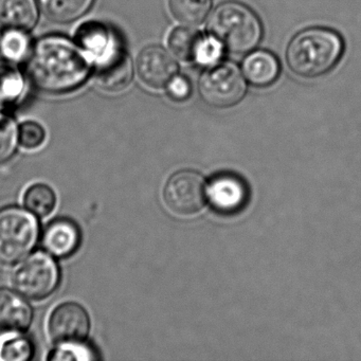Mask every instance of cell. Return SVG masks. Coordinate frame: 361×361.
<instances>
[{"label": "cell", "instance_id": "1", "mask_svg": "<svg viewBox=\"0 0 361 361\" xmlns=\"http://www.w3.org/2000/svg\"><path fill=\"white\" fill-rule=\"evenodd\" d=\"M94 60L80 46L61 37L37 42L27 64L35 87L48 94H64L80 87L90 75Z\"/></svg>", "mask_w": 361, "mask_h": 361}, {"label": "cell", "instance_id": "2", "mask_svg": "<svg viewBox=\"0 0 361 361\" xmlns=\"http://www.w3.org/2000/svg\"><path fill=\"white\" fill-rule=\"evenodd\" d=\"M341 37L325 28L298 33L288 45L287 64L295 75L306 79L321 77L337 65L343 54Z\"/></svg>", "mask_w": 361, "mask_h": 361}, {"label": "cell", "instance_id": "3", "mask_svg": "<svg viewBox=\"0 0 361 361\" xmlns=\"http://www.w3.org/2000/svg\"><path fill=\"white\" fill-rule=\"evenodd\" d=\"M208 30L211 37L234 54L252 51L263 35V27L257 14L236 1L221 4L214 10Z\"/></svg>", "mask_w": 361, "mask_h": 361}, {"label": "cell", "instance_id": "4", "mask_svg": "<svg viewBox=\"0 0 361 361\" xmlns=\"http://www.w3.org/2000/svg\"><path fill=\"white\" fill-rule=\"evenodd\" d=\"M39 238L37 215L20 207L0 210V264L13 265L24 259Z\"/></svg>", "mask_w": 361, "mask_h": 361}, {"label": "cell", "instance_id": "5", "mask_svg": "<svg viewBox=\"0 0 361 361\" xmlns=\"http://www.w3.org/2000/svg\"><path fill=\"white\" fill-rule=\"evenodd\" d=\"M61 271L49 253H33L14 270L12 283L16 290L35 301L47 299L59 287Z\"/></svg>", "mask_w": 361, "mask_h": 361}, {"label": "cell", "instance_id": "6", "mask_svg": "<svg viewBox=\"0 0 361 361\" xmlns=\"http://www.w3.org/2000/svg\"><path fill=\"white\" fill-rule=\"evenodd\" d=\"M206 198V181L195 171L175 173L164 185V204L171 214L180 219L197 215L204 208Z\"/></svg>", "mask_w": 361, "mask_h": 361}, {"label": "cell", "instance_id": "7", "mask_svg": "<svg viewBox=\"0 0 361 361\" xmlns=\"http://www.w3.org/2000/svg\"><path fill=\"white\" fill-rule=\"evenodd\" d=\"M198 87L202 100L215 109H229L238 104L247 92L244 75L232 63L207 71L200 78Z\"/></svg>", "mask_w": 361, "mask_h": 361}, {"label": "cell", "instance_id": "8", "mask_svg": "<svg viewBox=\"0 0 361 361\" xmlns=\"http://www.w3.org/2000/svg\"><path fill=\"white\" fill-rule=\"evenodd\" d=\"M97 84L106 92L126 90L133 79V63L128 52L117 41L114 42L100 56L94 59Z\"/></svg>", "mask_w": 361, "mask_h": 361}, {"label": "cell", "instance_id": "9", "mask_svg": "<svg viewBox=\"0 0 361 361\" xmlns=\"http://www.w3.org/2000/svg\"><path fill=\"white\" fill-rule=\"evenodd\" d=\"M87 310L77 302H65L54 308L48 321L50 337L58 344L84 342L90 331Z\"/></svg>", "mask_w": 361, "mask_h": 361}, {"label": "cell", "instance_id": "10", "mask_svg": "<svg viewBox=\"0 0 361 361\" xmlns=\"http://www.w3.org/2000/svg\"><path fill=\"white\" fill-rule=\"evenodd\" d=\"M136 68L142 83L153 90L168 85L178 71L174 59L158 46H149L139 54Z\"/></svg>", "mask_w": 361, "mask_h": 361}, {"label": "cell", "instance_id": "11", "mask_svg": "<svg viewBox=\"0 0 361 361\" xmlns=\"http://www.w3.org/2000/svg\"><path fill=\"white\" fill-rule=\"evenodd\" d=\"M211 206L221 214L238 213L246 206L248 188L240 177L230 173L215 176L209 187Z\"/></svg>", "mask_w": 361, "mask_h": 361}, {"label": "cell", "instance_id": "12", "mask_svg": "<svg viewBox=\"0 0 361 361\" xmlns=\"http://www.w3.org/2000/svg\"><path fill=\"white\" fill-rule=\"evenodd\" d=\"M32 320V307L24 295L7 287H0V335L24 333Z\"/></svg>", "mask_w": 361, "mask_h": 361}, {"label": "cell", "instance_id": "13", "mask_svg": "<svg viewBox=\"0 0 361 361\" xmlns=\"http://www.w3.org/2000/svg\"><path fill=\"white\" fill-rule=\"evenodd\" d=\"M81 240L79 226L69 219H56L50 221L42 235L44 250L58 259H66L75 255Z\"/></svg>", "mask_w": 361, "mask_h": 361}, {"label": "cell", "instance_id": "14", "mask_svg": "<svg viewBox=\"0 0 361 361\" xmlns=\"http://www.w3.org/2000/svg\"><path fill=\"white\" fill-rule=\"evenodd\" d=\"M278 59L271 52L259 51L249 54L243 63V73L247 81L257 87L271 85L280 75Z\"/></svg>", "mask_w": 361, "mask_h": 361}, {"label": "cell", "instance_id": "15", "mask_svg": "<svg viewBox=\"0 0 361 361\" xmlns=\"http://www.w3.org/2000/svg\"><path fill=\"white\" fill-rule=\"evenodd\" d=\"M39 18L35 0H0V23L8 29L29 31Z\"/></svg>", "mask_w": 361, "mask_h": 361}, {"label": "cell", "instance_id": "16", "mask_svg": "<svg viewBox=\"0 0 361 361\" xmlns=\"http://www.w3.org/2000/svg\"><path fill=\"white\" fill-rule=\"evenodd\" d=\"M46 18L54 23H71L83 16L94 0H39Z\"/></svg>", "mask_w": 361, "mask_h": 361}, {"label": "cell", "instance_id": "17", "mask_svg": "<svg viewBox=\"0 0 361 361\" xmlns=\"http://www.w3.org/2000/svg\"><path fill=\"white\" fill-rule=\"evenodd\" d=\"M77 39L80 47L87 52L92 60L100 56L116 41L111 31L99 23H87L80 27Z\"/></svg>", "mask_w": 361, "mask_h": 361}, {"label": "cell", "instance_id": "18", "mask_svg": "<svg viewBox=\"0 0 361 361\" xmlns=\"http://www.w3.org/2000/svg\"><path fill=\"white\" fill-rule=\"evenodd\" d=\"M24 90V80L18 67L9 61H0V107L18 102Z\"/></svg>", "mask_w": 361, "mask_h": 361}, {"label": "cell", "instance_id": "19", "mask_svg": "<svg viewBox=\"0 0 361 361\" xmlns=\"http://www.w3.org/2000/svg\"><path fill=\"white\" fill-rule=\"evenodd\" d=\"M212 7V0H170L173 16L181 24L198 26L202 24Z\"/></svg>", "mask_w": 361, "mask_h": 361}, {"label": "cell", "instance_id": "20", "mask_svg": "<svg viewBox=\"0 0 361 361\" xmlns=\"http://www.w3.org/2000/svg\"><path fill=\"white\" fill-rule=\"evenodd\" d=\"M202 39L204 37L197 31L177 28L169 37V47L179 60L183 62H195Z\"/></svg>", "mask_w": 361, "mask_h": 361}, {"label": "cell", "instance_id": "21", "mask_svg": "<svg viewBox=\"0 0 361 361\" xmlns=\"http://www.w3.org/2000/svg\"><path fill=\"white\" fill-rule=\"evenodd\" d=\"M24 204L33 214L46 217L56 208V195L54 190L45 183H35L27 189Z\"/></svg>", "mask_w": 361, "mask_h": 361}, {"label": "cell", "instance_id": "22", "mask_svg": "<svg viewBox=\"0 0 361 361\" xmlns=\"http://www.w3.org/2000/svg\"><path fill=\"white\" fill-rule=\"evenodd\" d=\"M33 344L22 334H12L0 342V360L26 361L32 358Z\"/></svg>", "mask_w": 361, "mask_h": 361}, {"label": "cell", "instance_id": "23", "mask_svg": "<svg viewBox=\"0 0 361 361\" xmlns=\"http://www.w3.org/2000/svg\"><path fill=\"white\" fill-rule=\"evenodd\" d=\"M30 39L25 31L9 29L0 39V49L12 62L23 60L29 51Z\"/></svg>", "mask_w": 361, "mask_h": 361}, {"label": "cell", "instance_id": "24", "mask_svg": "<svg viewBox=\"0 0 361 361\" xmlns=\"http://www.w3.org/2000/svg\"><path fill=\"white\" fill-rule=\"evenodd\" d=\"M18 130L12 118L0 114V164L11 159L18 147Z\"/></svg>", "mask_w": 361, "mask_h": 361}, {"label": "cell", "instance_id": "25", "mask_svg": "<svg viewBox=\"0 0 361 361\" xmlns=\"http://www.w3.org/2000/svg\"><path fill=\"white\" fill-rule=\"evenodd\" d=\"M48 360H94L99 359L94 348L83 342L58 344L48 355Z\"/></svg>", "mask_w": 361, "mask_h": 361}, {"label": "cell", "instance_id": "26", "mask_svg": "<svg viewBox=\"0 0 361 361\" xmlns=\"http://www.w3.org/2000/svg\"><path fill=\"white\" fill-rule=\"evenodd\" d=\"M45 130L37 122H24L18 128V142L26 149H39L45 142Z\"/></svg>", "mask_w": 361, "mask_h": 361}, {"label": "cell", "instance_id": "27", "mask_svg": "<svg viewBox=\"0 0 361 361\" xmlns=\"http://www.w3.org/2000/svg\"><path fill=\"white\" fill-rule=\"evenodd\" d=\"M224 47L214 37H204L198 48L195 62L202 66H214L223 56Z\"/></svg>", "mask_w": 361, "mask_h": 361}, {"label": "cell", "instance_id": "28", "mask_svg": "<svg viewBox=\"0 0 361 361\" xmlns=\"http://www.w3.org/2000/svg\"><path fill=\"white\" fill-rule=\"evenodd\" d=\"M168 94L172 100L183 102L191 96L192 86L189 80L175 75L168 85Z\"/></svg>", "mask_w": 361, "mask_h": 361}, {"label": "cell", "instance_id": "29", "mask_svg": "<svg viewBox=\"0 0 361 361\" xmlns=\"http://www.w3.org/2000/svg\"><path fill=\"white\" fill-rule=\"evenodd\" d=\"M0 39H1V37H0Z\"/></svg>", "mask_w": 361, "mask_h": 361}]
</instances>
